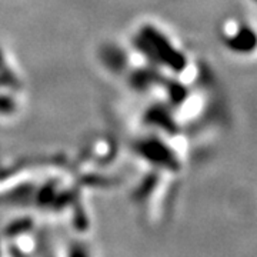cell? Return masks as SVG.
I'll return each mask as SVG.
<instances>
[{
    "label": "cell",
    "mask_w": 257,
    "mask_h": 257,
    "mask_svg": "<svg viewBox=\"0 0 257 257\" xmlns=\"http://www.w3.org/2000/svg\"><path fill=\"white\" fill-rule=\"evenodd\" d=\"M229 46L239 53L253 52L257 47V35L254 33V30H251L247 26H241L230 37Z\"/></svg>",
    "instance_id": "cell-1"
}]
</instances>
